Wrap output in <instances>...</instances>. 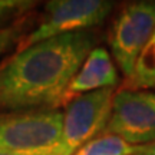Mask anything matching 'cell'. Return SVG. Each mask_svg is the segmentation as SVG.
I'll return each mask as SVG.
<instances>
[{
  "mask_svg": "<svg viewBox=\"0 0 155 155\" xmlns=\"http://www.w3.org/2000/svg\"><path fill=\"white\" fill-rule=\"evenodd\" d=\"M63 112L56 109L0 116V152L48 155L62 135Z\"/></svg>",
  "mask_w": 155,
  "mask_h": 155,
  "instance_id": "2",
  "label": "cell"
},
{
  "mask_svg": "<svg viewBox=\"0 0 155 155\" xmlns=\"http://www.w3.org/2000/svg\"><path fill=\"white\" fill-rule=\"evenodd\" d=\"M135 145L116 135L102 134L78 150L75 155H132Z\"/></svg>",
  "mask_w": 155,
  "mask_h": 155,
  "instance_id": "9",
  "label": "cell"
},
{
  "mask_svg": "<svg viewBox=\"0 0 155 155\" xmlns=\"http://www.w3.org/2000/svg\"><path fill=\"white\" fill-rule=\"evenodd\" d=\"M155 32V2H135L118 15L111 32L112 56L127 79Z\"/></svg>",
  "mask_w": 155,
  "mask_h": 155,
  "instance_id": "5",
  "label": "cell"
},
{
  "mask_svg": "<svg viewBox=\"0 0 155 155\" xmlns=\"http://www.w3.org/2000/svg\"><path fill=\"white\" fill-rule=\"evenodd\" d=\"M115 88L101 89L73 98L63 111L59 142L48 155H75L89 141L105 131L112 114Z\"/></svg>",
  "mask_w": 155,
  "mask_h": 155,
  "instance_id": "3",
  "label": "cell"
},
{
  "mask_svg": "<svg viewBox=\"0 0 155 155\" xmlns=\"http://www.w3.org/2000/svg\"><path fill=\"white\" fill-rule=\"evenodd\" d=\"M132 155H155V141L150 144L135 145Z\"/></svg>",
  "mask_w": 155,
  "mask_h": 155,
  "instance_id": "11",
  "label": "cell"
},
{
  "mask_svg": "<svg viewBox=\"0 0 155 155\" xmlns=\"http://www.w3.org/2000/svg\"><path fill=\"white\" fill-rule=\"evenodd\" d=\"M118 82V72L109 52L105 48H94L69 83L65 95V105L81 95L115 88Z\"/></svg>",
  "mask_w": 155,
  "mask_h": 155,
  "instance_id": "7",
  "label": "cell"
},
{
  "mask_svg": "<svg viewBox=\"0 0 155 155\" xmlns=\"http://www.w3.org/2000/svg\"><path fill=\"white\" fill-rule=\"evenodd\" d=\"M0 155H16V154H6V152H0Z\"/></svg>",
  "mask_w": 155,
  "mask_h": 155,
  "instance_id": "13",
  "label": "cell"
},
{
  "mask_svg": "<svg viewBox=\"0 0 155 155\" xmlns=\"http://www.w3.org/2000/svg\"><path fill=\"white\" fill-rule=\"evenodd\" d=\"M19 32H20V29L17 26L0 29V56L16 42V39L19 38Z\"/></svg>",
  "mask_w": 155,
  "mask_h": 155,
  "instance_id": "10",
  "label": "cell"
},
{
  "mask_svg": "<svg viewBox=\"0 0 155 155\" xmlns=\"http://www.w3.org/2000/svg\"><path fill=\"white\" fill-rule=\"evenodd\" d=\"M112 2L106 0H53L46 3V16L33 32L25 38L20 49L58 38L62 35L83 32L102 23L111 13Z\"/></svg>",
  "mask_w": 155,
  "mask_h": 155,
  "instance_id": "4",
  "label": "cell"
},
{
  "mask_svg": "<svg viewBox=\"0 0 155 155\" xmlns=\"http://www.w3.org/2000/svg\"><path fill=\"white\" fill-rule=\"evenodd\" d=\"M23 5H25V3L16 2V0H0V16L7 13V12L13 10V9H16V7H20V6H23Z\"/></svg>",
  "mask_w": 155,
  "mask_h": 155,
  "instance_id": "12",
  "label": "cell"
},
{
  "mask_svg": "<svg viewBox=\"0 0 155 155\" xmlns=\"http://www.w3.org/2000/svg\"><path fill=\"white\" fill-rule=\"evenodd\" d=\"M94 48V36L83 30L19 49L0 66V111L65 104L69 83Z\"/></svg>",
  "mask_w": 155,
  "mask_h": 155,
  "instance_id": "1",
  "label": "cell"
},
{
  "mask_svg": "<svg viewBox=\"0 0 155 155\" xmlns=\"http://www.w3.org/2000/svg\"><path fill=\"white\" fill-rule=\"evenodd\" d=\"M104 134L116 135L131 145L155 141V92L121 89L115 92L112 114Z\"/></svg>",
  "mask_w": 155,
  "mask_h": 155,
  "instance_id": "6",
  "label": "cell"
},
{
  "mask_svg": "<svg viewBox=\"0 0 155 155\" xmlns=\"http://www.w3.org/2000/svg\"><path fill=\"white\" fill-rule=\"evenodd\" d=\"M125 89H155V32L139 56L132 76L127 81Z\"/></svg>",
  "mask_w": 155,
  "mask_h": 155,
  "instance_id": "8",
  "label": "cell"
}]
</instances>
